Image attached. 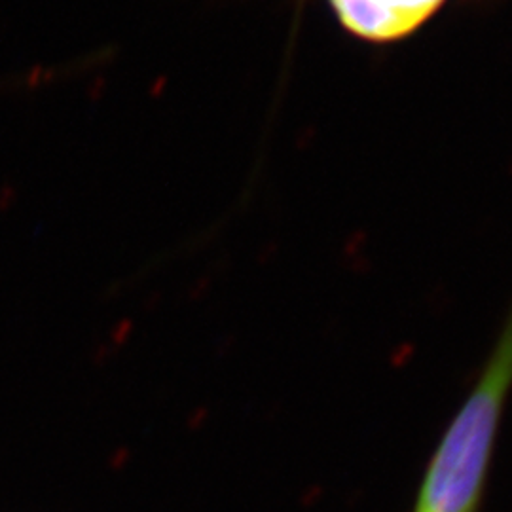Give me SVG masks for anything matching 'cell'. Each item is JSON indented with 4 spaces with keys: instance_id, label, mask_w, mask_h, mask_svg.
I'll use <instances>...</instances> for the list:
<instances>
[{
    "instance_id": "1",
    "label": "cell",
    "mask_w": 512,
    "mask_h": 512,
    "mask_svg": "<svg viewBox=\"0 0 512 512\" xmlns=\"http://www.w3.org/2000/svg\"><path fill=\"white\" fill-rule=\"evenodd\" d=\"M511 395L512 306L423 469L410 512H482Z\"/></svg>"
},
{
    "instance_id": "2",
    "label": "cell",
    "mask_w": 512,
    "mask_h": 512,
    "mask_svg": "<svg viewBox=\"0 0 512 512\" xmlns=\"http://www.w3.org/2000/svg\"><path fill=\"white\" fill-rule=\"evenodd\" d=\"M370 2L389 18L404 25L408 33H412L442 4V0H370Z\"/></svg>"
}]
</instances>
